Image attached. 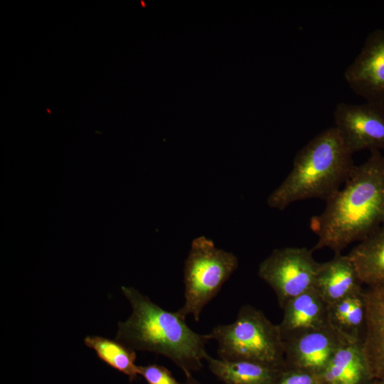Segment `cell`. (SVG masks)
Returning <instances> with one entry per match:
<instances>
[{
  "label": "cell",
  "instance_id": "obj_2",
  "mask_svg": "<svg viewBox=\"0 0 384 384\" xmlns=\"http://www.w3.org/2000/svg\"><path fill=\"white\" fill-rule=\"evenodd\" d=\"M122 291L131 304L132 312L119 322L116 340L131 348L162 355L172 361L185 375L201 370L208 355V334H199L177 311H166L146 296L129 287Z\"/></svg>",
  "mask_w": 384,
  "mask_h": 384
},
{
  "label": "cell",
  "instance_id": "obj_14",
  "mask_svg": "<svg viewBox=\"0 0 384 384\" xmlns=\"http://www.w3.org/2000/svg\"><path fill=\"white\" fill-rule=\"evenodd\" d=\"M348 256L363 284L384 287V223L359 241Z\"/></svg>",
  "mask_w": 384,
  "mask_h": 384
},
{
  "label": "cell",
  "instance_id": "obj_10",
  "mask_svg": "<svg viewBox=\"0 0 384 384\" xmlns=\"http://www.w3.org/2000/svg\"><path fill=\"white\" fill-rule=\"evenodd\" d=\"M362 348L372 380L384 384V287L364 289Z\"/></svg>",
  "mask_w": 384,
  "mask_h": 384
},
{
  "label": "cell",
  "instance_id": "obj_12",
  "mask_svg": "<svg viewBox=\"0 0 384 384\" xmlns=\"http://www.w3.org/2000/svg\"><path fill=\"white\" fill-rule=\"evenodd\" d=\"M362 284L348 255H335L319 265L314 287L329 305L363 291Z\"/></svg>",
  "mask_w": 384,
  "mask_h": 384
},
{
  "label": "cell",
  "instance_id": "obj_1",
  "mask_svg": "<svg viewBox=\"0 0 384 384\" xmlns=\"http://www.w3.org/2000/svg\"><path fill=\"white\" fill-rule=\"evenodd\" d=\"M324 210L311 218L310 228L318 240L314 250L329 248L341 254L384 223V156L370 151L355 165L343 185L328 200Z\"/></svg>",
  "mask_w": 384,
  "mask_h": 384
},
{
  "label": "cell",
  "instance_id": "obj_6",
  "mask_svg": "<svg viewBox=\"0 0 384 384\" xmlns=\"http://www.w3.org/2000/svg\"><path fill=\"white\" fill-rule=\"evenodd\" d=\"M319 265L312 249L288 247L273 250L260 264L258 274L274 290L282 308L314 287Z\"/></svg>",
  "mask_w": 384,
  "mask_h": 384
},
{
  "label": "cell",
  "instance_id": "obj_15",
  "mask_svg": "<svg viewBox=\"0 0 384 384\" xmlns=\"http://www.w3.org/2000/svg\"><path fill=\"white\" fill-rule=\"evenodd\" d=\"M210 372L224 384H275L284 367L249 361H228L208 355Z\"/></svg>",
  "mask_w": 384,
  "mask_h": 384
},
{
  "label": "cell",
  "instance_id": "obj_7",
  "mask_svg": "<svg viewBox=\"0 0 384 384\" xmlns=\"http://www.w3.org/2000/svg\"><path fill=\"white\" fill-rule=\"evenodd\" d=\"M334 119V127L352 154L384 150V106L339 102Z\"/></svg>",
  "mask_w": 384,
  "mask_h": 384
},
{
  "label": "cell",
  "instance_id": "obj_20",
  "mask_svg": "<svg viewBox=\"0 0 384 384\" xmlns=\"http://www.w3.org/2000/svg\"><path fill=\"white\" fill-rule=\"evenodd\" d=\"M185 382L186 384H201L192 376V375H186Z\"/></svg>",
  "mask_w": 384,
  "mask_h": 384
},
{
  "label": "cell",
  "instance_id": "obj_16",
  "mask_svg": "<svg viewBox=\"0 0 384 384\" xmlns=\"http://www.w3.org/2000/svg\"><path fill=\"white\" fill-rule=\"evenodd\" d=\"M330 324L349 340L362 341L366 320L364 289L330 304Z\"/></svg>",
  "mask_w": 384,
  "mask_h": 384
},
{
  "label": "cell",
  "instance_id": "obj_13",
  "mask_svg": "<svg viewBox=\"0 0 384 384\" xmlns=\"http://www.w3.org/2000/svg\"><path fill=\"white\" fill-rule=\"evenodd\" d=\"M362 341L346 340L316 375L320 384H368L372 380Z\"/></svg>",
  "mask_w": 384,
  "mask_h": 384
},
{
  "label": "cell",
  "instance_id": "obj_4",
  "mask_svg": "<svg viewBox=\"0 0 384 384\" xmlns=\"http://www.w3.org/2000/svg\"><path fill=\"white\" fill-rule=\"evenodd\" d=\"M208 336L218 343L219 358L284 366V346L279 325L254 306H242L233 323L214 327Z\"/></svg>",
  "mask_w": 384,
  "mask_h": 384
},
{
  "label": "cell",
  "instance_id": "obj_18",
  "mask_svg": "<svg viewBox=\"0 0 384 384\" xmlns=\"http://www.w3.org/2000/svg\"><path fill=\"white\" fill-rule=\"evenodd\" d=\"M139 375L149 384H186L179 383L166 368L157 364L139 366Z\"/></svg>",
  "mask_w": 384,
  "mask_h": 384
},
{
  "label": "cell",
  "instance_id": "obj_3",
  "mask_svg": "<svg viewBox=\"0 0 384 384\" xmlns=\"http://www.w3.org/2000/svg\"><path fill=\"white\" fill-rule=\"evenodd\" d=\"M352 156L334 126L326 129L298 151L291 171L268 197V206L284 210L299 201L328 200L353 170Z\"/></svg>",
  "mask_w": 384,
  "mask_h": 384
},
{
  "label": "cell",
  "instance_id": "obj_19",
  "mask_svg": "<svg viewBox=\"0 0 384 384\" xmlns=\"http://www.w3.org/2000/svg\"><path fill=\"white\" fill-rule=\"evenodd\" d=\"M275 384H320L316 375L310 372L284 367Z\"/></svg>",
  "mask_w": 384,
  "mask_h": 384
},
{
  "label": "cell",
  "instance_id": "obj_17",
  "mask_svg": "<svg viewBox=\"0 0 384 384\" xmlns=\"http://www.w3.org/2000/svg\"><path fill=\"white\" fill-rule=\"evenodd\" d=\"M85 345L95 351L98 358L107 365L127 375L130 381L139 375L135 363V351L123 343L107 338L92 336L85 338Z\"/></svg>",
  "mask_w": 384,
  "mask_h": 384
},
{
  "label": "cell",
  "instance_id": "obj_5",
  "mask_svg": "<svg viewBox=\"0 0 384 384\" xmlns=\"http://www.w3.org/2000/svg\"><path fill=\"white\" fill-rule=\"evenodd\" d=\"M237 257L219 249L205 236L195 238L184 266V304L177 312L200 319L204 307L238 268Z\"/></svg>",
  "mask_w": 384,
  "mask_h": 384
},
{
  "label": "cell",
  "instance_id": "obj_9",
  "mask_svg": "<svg viewBox=\"0 0 384 384\" xmlns=\"http://www.w3.org/2000/svg\"><path fill=\"white\" fill-rule=\"evenodd\" d=\"M346 340L331 324L291 336L284 340V366L317 375Z\"/></svg>",
  "mask_w": 384,
  "mask_h": 384
},
{
  "label": "cell",
  "instance_id": "obj_21",
  "mask_svg": "<svg viewBox=\"0 0 384 384\" xmlns=\"http://www.w3.org/2000/svg\"><path fill=\"white\" fill-rule=\"evenodd\" d=\"M368 384H379V383H377L376 381L373 380V381H371V382H370V383H368Z\"/></svg>",
  "mask_w": 384,
  "mask_h": 384
},
{
  "label": "cell",
  "instance_id": "obj_11",
  "mask_svg": "<svg viewBox=\"0 0 384 384\" xmlns=\"http://www.w3.org/2000/svg\"><path fill=\"white\" fill-rule=\"evenodd\" d=\"M282 309L283 316L278 325L283 341L330 324L329 304L314 287L289 299Z\"/></svg>",
  "mask_w": 384,
  "mask_h": 384
},
{
  "label": "cell",
  "instance_id": "obj_8",
  "mask_svg": "<svg viewBox=\"0 0 384 384\" xmlns=\"http://www.w3.org/2000/svg\"><path fill=\"white\" fill-rule=\"evenodd\" d=\"M343 77L353 92L366 102L384 106V29H375L367 36Z\"/></svg>",
  "mask_w": 384,
  "mask_h": 384
}]
</instances>
